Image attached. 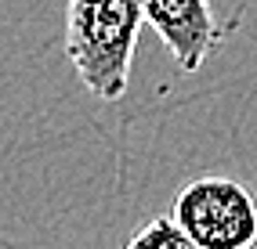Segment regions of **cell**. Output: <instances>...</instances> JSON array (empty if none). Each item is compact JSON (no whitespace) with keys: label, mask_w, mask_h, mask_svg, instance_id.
<instances>
[{"label":"cell","mask_w":257,"mask_h":249,"mask_svg":"<svg viewBox=\"0 0 257 249\" xmlns=\"http://www.w3.org/2000/svg\"><path fill=\"white\" fill-rule=\"evenodd\" d=\"M142 22V0H65V58L87 94L101 102L127 94Z\"/></svg>","instance_id":"obj_1"},{"label":"cell","mask_w":257,"mask_h":249,"mask_svg":"<svg viewBox=\"0 0 257 249\" xmlns=\"http://www.w3.org/2000/svg\"><path fill=\"white\" fill-rule=\"evenodd\" d=\"M145 26L160 36L181 72H199L210 51L225 40L210 0H142Z\"/></svg>","instance_id":"obj_3"},{"label":"cell","mask_w":257,"mask_h":249,"mask_svg":"<svg viewBox=\"0 0 257 249\" xmlns=\"http://www.w3.org/2000/svg\"><path fill=\"white\" fill-rule=\"evenodd\" d=\"M174 220L199 249H250L257 242V195L232 177L207 174L178 192Z\"/></svg>","instance_id":"obj_2"},{"label":"cell","mask_w":257,"mask_h":249,"mask_svg":"<svg viewBox=\"0 0 257 249\" xmlns=\"http://www.w3.org/2000/svg\"><path fill=\"white\" fill-rule=\"evenodd\" d=\"M127 249H199V242L174 217H152L131 235Z\"/></svg>","instance_id":"obj_4"}]
</instances>
